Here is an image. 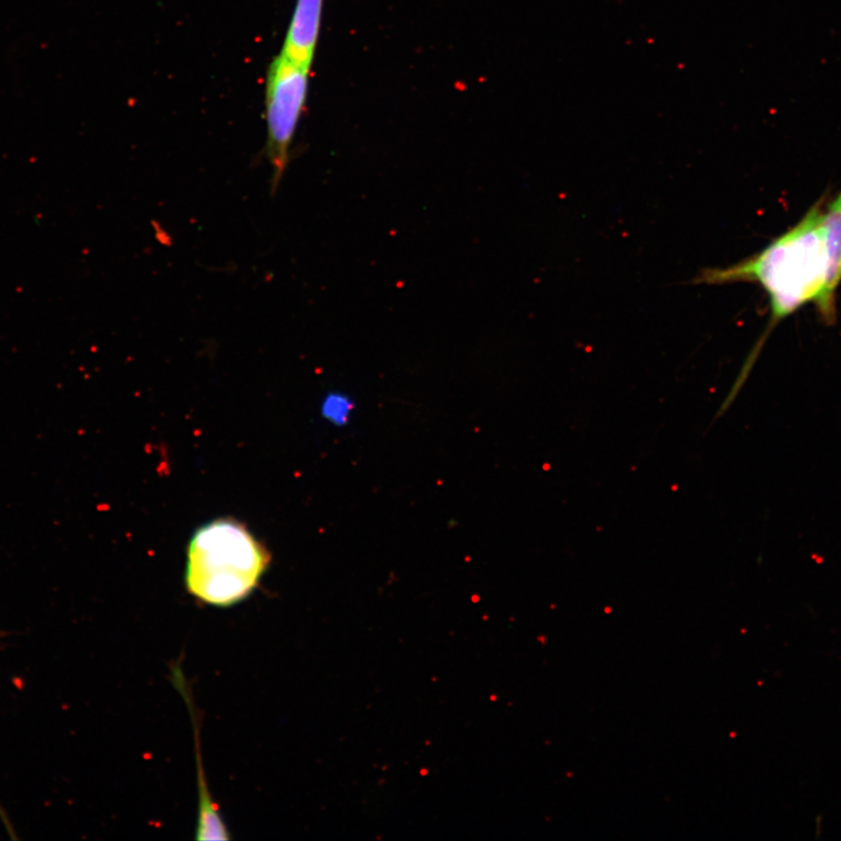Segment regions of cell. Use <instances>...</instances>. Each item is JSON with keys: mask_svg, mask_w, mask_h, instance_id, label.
Masks as SVG:
<instances>
[{"mask_svg": "<svg viewBox=\"0 0 841 841\" xmlns=\"http://www.w3.org/2000/svg\"><path fill=\"white\" fill-rule=\"evenodd\" d=\"M734 283H753L766 291L770 317L725 399L729 405L745 386L770 333L785 318L812 303L824 323L836 321L841 284V192L831 199L820 198L794 227L759 253L731 266L703 269L693 280L701 286Z\"/></svg>", "mask_w": 841, "mask_h": 841, "instance_id": "obj_1", "label": "cell"}, {"mask_svg": "<svg viewBox=\"0 0 841 841\" xmlns=\"http://www.w3.org/2000/svg\"><path fill=\"white\" fill-rule=\"evenodd\" d=\"M270 554L246 525L224 518L194 533L187 549V592L208 606L229 608L260 586Z\"/></svg>", "mask_w": 841, "mask_h": 841, "instance_id": "obj_2", "label": "cell"}, {"mask_svg": "<svg viewBox=\"0 0 841 841\" xmlns=\"http://www.w3.org/2000/svg\"><path fill=\"white\" fill-rule=\"evenodd\" d=\"M311 67L280 53L271 61L266 81V154L275 193L288 169L290 150L307 106Z\"/></svg>", "mask_w": 841, "mask_h": 841, "instance_id": "obj_3", "label": "cell"}, {"mask_svg": "<svg viewBox=\"0 0 841 841\" xmlns=\"http://www.w3.org/2000/svg\"><path fill=\"white\" fill-rule=\"evenodd\" d=\"M324 0H296L281 53L305 66L314 62L321 36Z\"/></svg>", "mask_w": 841, "mask_h": 841, "instance_id": "obj_4", "label": "cell"}, {"mask_svg": "<svg viewBox=\"0 0 841 841\" xmlns=\"http://www.w3.org/2000/svg\"><path fill=\"white\" fill-rule=\"evenodd\" d=\"M356 409V403L349 394L331 392L322 401L321 414L330 425L343 428L349 425Z\"/></svg>", "mask_w": 841, "mask_h": 841, "instance_id": "obj_5", "label": "cell"}]
</instances>
